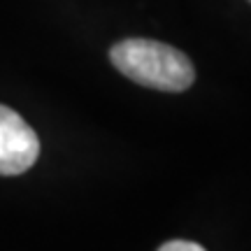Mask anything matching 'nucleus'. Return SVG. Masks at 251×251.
<instances>
[{
  "label": "nucleus",
  "instance_id": "1",
  "mask_svg": "<svg viewBox=\"0 0 251 251\" xmlns=\"http://www.w3.org/2000/svg\"><path fill=\"white\" fill-rule=\"evenodd\" d=\"M109 58L121 75L158 91H186L196 79V68L184 51L156 40H124L112 47Z\"/></svg>",
  "mask_w": 251,
  "mask_h": 251
},
{
  "label": "nucleus",
  "instance_id": "2",
  "mask_svg": "<svg viewBox=\"0 0 251 251\" xmlns=\"http://www.w3.org/2000/svg\"><path fill=\"white\" fill-rule=\"evenodd\" d=\"M40 156L35 130L14 109L0 105V175H21Z\"/></svg>",
  "mask_w": 251,
  "mask_h": 251
},
{
  "label": "nucleus",
  "instance_id": "3",
  "mask_svg": "<svg viewBox=\"0 0 251 251\" xmlns=\"http://www.w3.org/2000/svg\"><path fill=\"white\" fill-rule=\"evenodd\" d=\"M158 251H205L200 244L196 242H186V240H172V242H165Z\"/></svg>",
  "mask_w": 251,
  "mask_h": 251
}]
</instances>
